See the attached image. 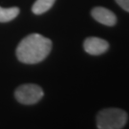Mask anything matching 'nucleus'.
Segmentation results:
<instances>
[{
	"instance_id": "obj_1",
	"label": "nucleus",
	"mask_w": 129,
	"mask_h": 129,
	"mask_svg": "<svg viewBox=\"0 0 129 129\" xmlns=\"http://www.w3.org/2000/svg\"><path fill=\"white\" fill-rule=\"evenodd\" d=\"M52 50V41L39 34H31L23 38L16 48L19 61L36 64L46 58Z\"/></svg>"
},
{
	"instance_id": "obj_2",
	"label": "nucleus",
	"mask_w": 129,
	"mask_h": 129,
	"mask_svg": "<svg viewBox=\"0 0 129 129\" xmlns=\"http://www.w3.org/2000/svg\"><path fill=\"white\" fill-rule=\"evenodd\" d=\"M127 121V114L119 108H106L100 111L97 116L99 129L123 128Z\"/></svg>"
},
{
	"instance_id": "obj_3",
	"label": "nucleus",
	"mask_w": 129,
	"mask_h": 129,
	"mask_svg": "<svg viewBox=\"0 0 129 129\" xmlns=\"http://www.w3.org/2000/svg\"><path fill=\"white\" fill-rule=\"evenodd\" d=\"M44 95L43 90L37 84H24L19 86L15 92L14 97L22 104H35L42 99Z\"/></svg>"
},
{
	"instance_id": "obj_4",
	"label": "nucleus",
	"mask_w": 129,
	"mask_h": 129,
	"mask_svg": "<svg viewBox=\"0 0 129 129\" xmlns=\"http://www.w3.org/2000/svg\"><path fill=\"white\" fill-rule=\"evenodd\" d=\"M84 51L92 55H99L105 53L109 49L108 42L100 37H88L83 43Z\"/></svg>"
},
{
	"instance_id": "obj_5",
	"label": "nucleus",
	"mask_w": 129,
	"mask_h": 129,
	"mask_svg": "<svg viewBox=\"0 0 129 129\" xmlns=\"http://www.w3.org/2000/svg\"><path fill=\"white\" fill-rule=\"evenodd\" d=\"M93 18L105 26H114L117 23V17L113 12L103 7H96L91 12Z\"/></svg>"
},
{
	"instance_id": "obj_6",
	"label": "nucleus",
	"mask_w": 129,
	"mask_h": 129,
	"mask_svg": "<svg viewBox=\"0 0 129 129\" xmlns=\"http://www.w3.org/2000/svg\"><path fill=\"white\" fill-rule=\"evenodd\" d=\"M55 0H37L32 7V11L35 14H42L51 9L55 4Z\"/></svg>"
},
{
	"instance_id": "obj_7",
	"label": "nucleus",
	"mask_w": 129,
	"mask_h": 129,
	"mask_svg": "<svg viewBox=\"0 0 129 129\" xmlns=\"http://www.w3.org/2000/svg\"><path fill=\"white\" fill-rule=\"evenodd\" d=\"M19 14L17 7L12 8H2L0 7V22H9L14 19Z\"/></svg>"
},
{
	"instance_id": "obj_8",
	"label": "nucleus",
	"mask_w": 129,
	"mask_h": 129,
	"mask_svg": "<svg viewBox=\"0 0 129 129\" xmlns=\"http://www.w3.org/2000/svg\"><path fill=\"white\" fill-rule=\"evenodd\" d=\"M121 9L129 13V0H115Z\"/></svg>"
}]
</instances>
